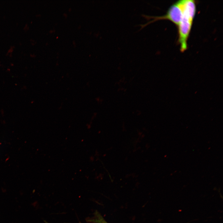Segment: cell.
I'll use <instances>...</instances> for the list:
<instances>
[{
	"label": "cell",
	"mask_w": 223,
	"mask_h": 223,
	"mask_svg": "<svg viewBox=\"0 0 223 223\" xmlns=\"http://www.w3.org/2000/svg\"><path fill=\"white\" fill-rule=\"evenodd\" d=\"M196 10L193 7L184 6L182 19L177 26L178 33V42L181 52L187 48V40L190 33Z\"/></svg>",
	"instance_id": "6da1fadb"
},
{
	"label": "cell",
	"mask_w": 223,
	"mask_h": 223,
	"mask_svg": "<svg viewBox=\"0 0 223 223\" xmlns=\"http://www.w3.org/2000/svg\"><path fill=\"white\" fill-rule=\"evenodd\" d=\"M88 221L92 223H108L97 211L95 213L94 216L89 219Z\"/></svg>",
	"instance_id": "3957f363"
},
{
	"label": "cell",
	"mask_w": 223,
	"mask_h": 223,
	"mask_svg": "<svg viewBox=\"0 0 223 223\" xmlns=\"http://www.w3.org/2000/svg\"><path fill=\"white\" fill-rule=\"evenodd\" d=\"M185 0L178 1L169 7L165 15L161 16H153L143 15L142 16L147 20H152L146 23L140 24V30L147 25L160 20H170L177 26L180 22L183 16V8Z\"/></svg>",
	"instance_id": "7a4b0ae2"
}]
</instances>
